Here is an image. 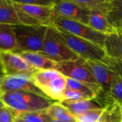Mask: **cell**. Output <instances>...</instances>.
I'll list each match as a JSON object with an SVG mask.
<instances>
[{"mask_svg": "<svg viewBox=\"0 0 122 122\" xmlns=\"http://www.w3.org/2000/svg\"><path fill=\"white\" fill-rule=\"evenodd\" d=\"M56 29L62 39L80 59L101 63L114 69L111 59L104 48L90 41L73 35L63 29L59 27H56Z\"/></svg>", "mask_w": 122, "mask_h": 122, "instance_id": "6da1fadb", "label": "cell"}, {"mask_svg": "<svg viewBox=\"0 0 122 122\" xmlns=\"http://www.w3.org/2000/svg\"><path fill=\"white\" fill-rule=\"evenodd\" d=\"M0 101L18 114L45 111L54 103L46 97L27 92L1 93Z\"/></svg>", "mask_w": 122, "mask_h": 122, "instance_id": "7a4b0ae2", "label": "cell"}, {"mask_svg": "<svg viewBox=\"0 0 122 122\" xmlns=\"http://www.w3.org/2000/svg\"><path fill=\"white\" fill-rule=\"evenodd\" d=\"M35 86L50 99L63 101L67 77L55 69L37 70L32 76Z\"/></svg>", "mask_w": 122, "mask_h": 122, "instance_id": "3957f363", "label": "cell"}, {"mask_svg": "<svg viewBox=\"0 0 122 122\" xmlns=\"http://www.w3.org/2000/svg\"><path fill=\"white\" fill-rule=\"evenodd\" d=\"M47 26L44 25H17L14 31L17 43V51L20 52H40L46 33Z\"/></svg>", "mask_w": 122, "mask_h": 122, "instance_id": "277c9868", "label": "cell"}, {"mask_svg": "<svg viewBox=\"0 0 122 122\" xmlns=\"http://www.w3.org/2000/svg\"><path fill=\"white\" fill-rule=\"evenodd\" d=\"M40 53L57 63L76 61L80 59L62 39L54 26L47 27L43 46Z\"/></svg>", "mask_w": 122, "mask_h": 122, "instance_id": "5b68a950", "label": "cell"}, {"mask_svg": "<svg viewBox=\"0 0 122 122\" xmlns=\"http://www.w3.org/2000/svg\"><path fill=\"white\" fill-rule=\"evenodd\" d=\"M85 64L101 88V92L97 96L95 101L101 107L104 108L113 102L110 97V92L114 78L118 74L112 67L101 63L85 61Z\"/></svg>", "mask_w": 122, "mask_h": 122, "instance_id": "8992f818", "label": "cell"}, {"mask_svg": "<svg viewBox=\"0 0 122 122\" xmlns=\"http://www.w3.org/2000/svg\"><path fill=\"white\" fill-rule=\"evenodd\" d=\"M52 26L63 29L73 35L90 41L104 49L107 36L94 30L87 24L73 21L55 14L52 19Z\"/></svg>", "mask_w": 122, "mask_h": 122, "instance_id": "52a82bcc", "label": "cell"}, {"mask_svg": "<svg viewBox=\"0 0 122 122\" xmlns=\"http://www.w3.org/2000/svg\"><path fill=\"white\" fill-rule=\"evenodd\" d=\"M0 62L4 76L27 75L32 76L37 71L16 52H0Z\"/></svg>", "mask_w": 122, "mask_h": 122, "instance_id": "ba28073f", "label": "cell"}, {"mask_svg": "<svg viewBox=\"0 0 122 122\" xmlns=\"http://www.w3.org/2000/svg\"><path fill=\"white\" fill-rule=\"evenodd\" d=\"M58 71L68 78L85 83L86 84L99 85L96 79L88 69L85 61L79 59L76 61L59 63Z\"/></svg>", "mask_w": 122, "mask_h": 122, "instance_id": "9c48e42d", "label": "cell"}, {"mask_svg": "<svg viewBox=\"0 0 122 122\" xmlns=\"http://www.w3.org/2000/svg\"><path fill=\"white\" fill-rule=\"evenodd\" d=\"M0 92L1 94L9 92H27L46 97L35 86L32 76L27 75L4 76L0 79Z\"/></svg>", "mask_w": 122, "mask_h": 122, "instance_id": "30bf717a", "label": "cell"}, {"mask_svg": "<svg viewBox=\"0 0 122 122\" xmlns=\"http://www.w3.org/2000/svg\"><path fill=\"white\" fill-rule=\"evenodd\" d=\"M53 9L57 15L88 24L91 11L79 6L73 0H56L53 5Z\"/></svg>", "mask_w": 122, "mask_h": 122, "instance_id": "8fae6325", "label": "cell"}, {"mask_svg": "<svg viewBox=\"0 0 122 122\" xmlns=\"http://www.w3.org/2000/svg\"><path fill=\"white\" fill-rule=\"evenodd\" d=\"M12 1L24 14L37 21L41 25L47 26L52 25V19L55 15L53 6H38L22 4L15 0H12Z\"/></svg>", "mask_w": 122, "mask_h": 122, "instance_id": "7c38bea8", "label": "cell"}, {"mask_svg": "<svg viewBox=\"0 0 122 122\" xmlns=\"http://www.w3.org/2000/svg\"><path fill=\"white\" fill-rule=\"evenodd\" d=\"M104 49L117 74L122 75V35L118 31L108 35Z\"/></svg>", "mask_w": 122, "mask_h": 122, "instance_id": "4fadbf2b", "label": "cell"}, {"mask_svg": "<svg viewBox=\"0 0 122 122\" xmlns=\"http://www.w3.org/2000/svg\"><path fill=\"white\" fill-rule=\"evenodd\" d=\"M32 67L37 70L55 69L58 70L59 63H57L40 52L18 53Z\"/></svg>", "mask_w": 122, "mask_h": 122, "instance_id": "5bb4252c", "label": "cell"}, {"mask_svg": "<svg viewBox=\"0 0 122 122\" xmlns=\"http://www.w3.org/2000/svg\"><path fill=\"white\" fill-rule=\"evenodd\" d=\"M88 26L106 36L116 32V30L109 22L107 15L100 11H91Z\"/></svg>", "mask_w": 122, "mask_h": 122, "instance_id": "9a60e30c", "label": "cell"}, {"mask_svg": "<svg viewBox=\"0 0 122 122\" xmlns=\"http://www.w3.org/2000/svg\"><path fill=\"white\" fill-rule=\"evenodd\" d=\"M1 51H17L14 25L0 24V52Z\"/></svg>", "mask_w": 122, "mask_h": 122, "instance_id": "2e32d148", "label": "cell"}, {"mask_svg": "<svg viewBox=\"0 0 122 122\" xmlns=\"http://www.w3.org/2000/svg\"><path fill=\"white\" fill-rule=\"evenodd\" d=\"M61 103L68 109L75 118L89 110L103 108L94 100L83 99L78 101H63Z\"/></svg>", "mask_w": 122, "mask_h": 122, "instance_id": "e0dca14e", "label": "cell"}, {"mask_svg": "<svg viewBox=\"0 0 122 122\" xmlns=\"http://www.w3.org/2000/svg\"><path fill=\"white\" fill-rule=\"evenodd\" d=\"M45 113L54 120L63 122H77L75 117L59 102L52 103L45 110Z\"/></svg>", "mask_w": 122, "mask_h": 122, "instance_id": "ac0fdd59", "label": "cell"}, {"mask_svg": "<svg viewBox=\"0 0 122 122\" xmlns=\"http://www.w3.org/2000/svg\"><path fill=\"white\" fill-rule=\"evenodd\" d=\"M0 24L14 26L21 24L12 0L6 1V3L0 4Z\"/></svg>", "mask_w": 122, "mask_h": 122, "instance_id": "d6986e66", "label": "cell"}, {"mask_svg": "<svg viewBox=\"0 0 122 122\" xmlns=\"http://www.w3.org/2000/svg\"><path fill=\"white\" fill-rule=\"evenodd\" d=\"M79 6L88 9L90 11H96L107 15L112 6V1L109 0H73Z\"/></svg>", "mask_w": 122, "mask_h": 122, "instance_id": "ffe728a7", "label": "cell"}, {"mask_svg": "<svg viewBox=\"0 0 122 122\" xmlns=\"http://www.w3.org/2000/svg\"><path fill=\"white\" fill-rule=\"evenodd\" d=\"M97 122H122V107L115 102L108 104Z\"/></svg>", "mask_w": 122, "mask_h": 122, "instance_id": "44dd1931", "label": "cell"}, {"mask_svg": "<svg viewBox=\"0 0 122 122\" xmlns=\"http://www.w3.org/2000/svg\"><path fill=\"white\" fill-rule=\"evenodd\" d=\"M112 26L117 31L122 29V4L118 0H112V6L107 14Z\"/></svg>", "mask_w": 122, "mask_h": 122, "instance_id": "7402d4cb", "label": "cell"}, {"mask_svg": "<svg viewBox=\"0 0 122 122\" xmlns=\"http://www.w3.org/2000/svg\"><path fill=\"white\" fill-rule=\"evenodd\" d=\"M47 115L45 111L17 114L15 122H47Z\"/></svg>", "mask_w": 122, "mask_h": 122, "instance_id": "603a6c76", "label": "cell"}, {"mask_svg": "<svg viewBox=\"0 0 122 122\" xmlns=\"http://www.w3.org/2000/svg\"><path fill=\"white\" fill-rule=\"evenodd\" d=\"M110 97L113 102L116 103L122 109V75L116 74L113 80Z\"/></svg>", "mask_w": 122, "mask_h": 122, "instance_id": "cb8c5ba5", "label": "cell"}, {"mask_svg": "<svg viewBox=\"0 0 122 122\" xmlns=\"http://www.w3.org/2000/svg\"><path fill=\"white\" fill-rule=\"evenodd\" d=\"M104 108L91 109L76 117L77 122H97L101 117Z\"/></svg>", "mask_w": 122, "mask_h": 122, "instance_id": "d4e9b609", "label": "cell"}, {"mask_svg": "<svg viewBox=\"0 0 122 122\" xmlns=\"http://www.w3.org/2000/svg\"><path fill=\"white\" fill-rule=\"evenodd\" d=\"M17 114L18 113L4 105L0 109V122H15Z\"/></svg>", "mask_w": 122, "mask_h": 122, "instance_id": "484cf974", "label": "cell"}, {"mask_svg": "<svg viewBox=\"0 0 122 122\" xmlns=\"http://www.w3.org/2000/svg\"><path fill=\"white\" fill-rule=\"evenodd\" d=\"M83 99H86L82 94L74 90L65 89L63 94V101H78V100H83Z\"/></svg>", "mask_w": 122, "mask_h": 122, "instance_id": "4316f807", "label": "cell"}, {"mask_svg": "<svg viewBox=\"0 0 122 122\" xmlns=\"http://www.w3.org/2000/svg\"><path fill=\"white\" fill-rule=\"evenodd\" d=\"M17 1L22 4H27L38 6H53L55 3L54 0H19Z\"/></svg>", "mask_w": 122, "mask_h": 122, "instance_id": "83f0119b", "label": "cell"}, {"mask_svg": "<svg viewBox=\"0 0 122 122\" xmlns=\"http://www.w3.org/2000/svg\"><path fill=\"white\" fill-rule=\"evenodd\" d=\"M47 122H60V121L54 120V119H51L50 117H48V116H47Z\"/></svg>", "mask_w": 122, "mask_h": 122, "instance_id": "f1b7e54d", "label": "cell"}, {"mask_svg": "<svg viewBox=\"0 0 122 122\" xmlns=\"http://www.w3.org/2000/svg\"><path fill=\"white\" fill-rule=\"evenodd\" d=\"M4 75V73H3V71H2V68H1V62H0V79L1 77H3Z\"/></svg>", "mask_w": 122, "mask_h": 122, "instance_id": "f546056e", "label": "cell"}, {"mask_svg": "<svg viewBox=\"0 0 122 122\" xmlns=\"http://www.w3.org/2000/svg\"><path fill=\"white\" fill-rule=\"evenodd\" d=\"M7 0H0V4H3L6 2Z\"/></svg>", "mask_w": 122, "mask_h": 122, "instance_id": "4dcf8cb0", "label": "cell"}, {"mask_svg": "<svg viewBox=\"0 0 122 122\" xmlns=\"http://www.w3.org/2000/svg\"><path fill=\"white\" fill-rule=\"evenodd\" d=\"M4 106V104H3V102H2L1 101H0V109H1Z\"/></svg>", "mask_w": 122, "mask_h": 122, "instance_id": "1f68e13d", "label": "cell"}, {"mask_svg": "<svg viewBox=\"0 0 122 122\" xmlns=\"http://www.w3.org/2000/svg\"><path fill=\"white\" fill-rule=\"evenodd\" d=\"M118 31L119 33H120V34L122 35V30H119V31Z\"/></svg>", "mask_w": 122, "mask_h": 122, "instance_id": "d6a6232c", "label": "cell"}, {"mask_svg": "<svg viewBox=\"0 0 122 122\" xmlns=\"http://www.w3.org/2000/svg\"><path fill=\"white\" fill-rule=\"evenodd\" d=\"M118 1H119V3H121V4H122V0H118Z\"/></svg>", "mask_w": 122, "mask_h": 122, "instance_id": "836d02e7", "label": "cell"}, {"mask_svg": "<svg viewBox=\"0 0 122 122\" xmlns=\"http://www.w3.org/2000/svg\"><path fill=\"white\" fill-rule=\"evenodd\" d=\"M0 94H1V92H0Z\"/></svg>", "mask_w": 122, "mask_h": 122, "instance_id": "e575fe53", "label": "cell"}]
</instances>
